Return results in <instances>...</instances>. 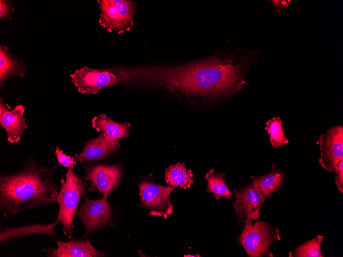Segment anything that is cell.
I'll return each instance as SVG.
<instances>
[{
    "mask_svg": "<svg viewBox=\"0 0 343 257\" xmlns=\"http://www.w3.org/2000/svg\"><path fill=\"white\" fill-rule=\"evenodd\" d=\"M258 51L225 50L185 64L132 68L134 76L187 97L224 98L242 90L244 77Z\"/></svg>",
    "mask_w": 343,
    "mask_h": 257,
    "instance_id": "obj_1",
    "label": "cell"
},
{
    "mask_svg": "<svg viewBox=\"0 0 343 257\" xmlns=\"http://www.w3.org/2000/svg\"><path fill=\"white\" fill-rule=\"evenodd\" d=\"M56 166H44L31 159L16 172L1 175L0 210L5 218L56 202L60 188L54 180Z\"/></svg>",
    "mask_w": 343,
    "mask_h": 257,
    "instance_id": "obj_2",
    "label": "cell"
},
{
    "mask_svg": "<svg viewBox=\"0 0 343 257\" xmlns=\"http://www.w3.org/2000/svg\"><path fill=\"white\" fill-rule=\"evenodd\" d=\"M65 176V180L60 181L61 186L56 197L59 205L57 219L62 225L64 234L71 238L74 217L80 199L85 193L86 186L77 175L73 167L68 169Z\"/></svg>",
    "mask_w": 343,
    "mask_h": 257,
    "instance_id": "obj_3",
    "label": "cell"
},
{
    "mask_svg": "<svg viewBox=\"0 0 343 257\" xmlns=\"http://www.w3.org/2000/svg\"><path fill=\"white\" fill-rule=\"evenodd\" d=\"M72 82L81 93L96 94L102 89L131 80L130 70L98 69L85 66L70 74Z\"/></svg>",
    "mask_w": 343,
    "mask_h": 257,
    "instance_id": "obj_4",
    "label": "cell"
},
{
    "mask_svg": "<svg viewBox=\"0 0 343 257\" xmlns=\"http://www.w3.org/2000/svg\"><path fill=\"white\" fill-rule=\"evenodd\" d=\"M244 228L239 237V242L250 257L267 255L271 246L279 235L277 229L263 221L253 223L251 219L244 221Z\"/></svg>",
    "mask_w": 343,
    "mask_h": 257,
    "instance_id": "obj_5",
    "label": "cell"
},
{
    "mask_svg": "<svg viewBox=\"0 0 343 257\" xmlns=\"http://www.w3.org/2000/svg\"><path fill=\"white\" fill-rule=\"evenodd\" d=\"M98 2L101 10L99 22L108 31L121 34L132 28L136 2L128 0Z\"/></svg>",
    "mask_w": 343,
    "mask_h": 257,
    "instance_id": "obj_6",
    "label": "cell"
},
{
    "mask_svg": "<svg viewBox=\"0 0 343 257\" xmlns=\"http://www.w3.org/2000/svg\"><path fill=\"white\" fill-rule=\"evenodd\" d=\"M140 200L149 215L167 219L173 213L169 196L173 187H165L153 182H142L139 184Z\"/></svg>",
    "mask_w": 343,
    "mask_h": 257,
    "instance_id": "obj_7",
    "label": "cell"
},
{
    "mask_svg": "<svg viewBox=\"0 0 343 257\" xmlns=\"http://www.w3.org/2000/svg\"><path fill=\"white\" fill-rule=\"evenodd\" d=\"M77 214L85 227L86 235L111 223V207L104 197L97 200L86 197Z\"/></svg>",
    "mask_w": 343,
    "mask_h": 257,
    "instance_id": "obj_8",
    "label": "cell"
},
{
    "mask_svg": "<svg viewBox=\"0 0 343 257\" xmlns=\"http://www.w3.org/2000/svg\"><path fill=\"white\" fill-rule=\"evenodd\" d=\"M320 154L319 163L329 172L335 171L343 160V127L341 125L331 127L320 135Z\"/></svg>",
    "mask_w": 343,
    "mask_h": 257,
    "instance_id": "obj_9",
    "label": "cell"
},
{
    "mask_svg": "<svg viewBox=\"0 0 343 257\" xmlns=\"http://www.w3.org/2000/svg\"><path fill=\"white\" fill-rule=\"evenodd\" d=\"M235 200L233 206L239 221L259 218L261 207L266 196L256 188L252 183L233 190Z\"/></svg>",
    "mask_w": 343,
    "mask_h": 257,
    "instance_id": "obj_10",
    "label": "cell"
},
{
    "mask_svg": "<svg viewBox=\"0 0 343 257\" xmlns=\"http://www.w3.org/2000/svg\"><path fill=\"white\" fill-rule=\"evenodd\" d=\"M121 174L122 168L118 164H102L89 167L84 179L91 182L89 191L98 190L107 199L118 185Z\"/></svg>",
    "mask_w": 343,
    "mask_h": 257,
    "instance_id": "obj_11",
    "label": "cell"
},
{
    "mask_svg": "<svg viewBox=\"0 0 343 257\" xmlns=\"http://www.w3.org/2000/svg\"><path fill=\"white\" fill-rule=\"evenodd\" d=\"M24 112L23 105H17L11 110V107L1 98L0 124L7 133L8 141L11 143L18 142L24 131L28 128L23 116Z\"/></svg>",
    "mask_w": 343,
    "mask_h": 257,
    "instance_id": "obj_12",
    "label": "cell"
},
{
    "mask_svg": "<svg viewBox=\"0 0 343 257\" xmlns=\"http://www.w3.org/2000/svg\"><path fill=\"white\" fill-rule=\"evenodd\" d=\"M57 247L44 249L48 257H99L105 254L96 250L90 241L72 240L62 241L56 240Z\"/></svg>",
    "mask_w": 343,
    "mask_h": 257,
    "instance_id": "obj_13",
    "label": "cell"
},
{
    "mask_svg": "<svg viewBox=\"0 0 343 257\" xmlns=\"http://www.w3.org/2000/svg\"><path fill=\"white\" fill-rule=\"evenodd\" d=\"M119 146L118 142L109 140L102 133L97 138L87 142L81 153L75 154V159L80 162H94L106 157Z\"/></svg>",
    "mask_w": 343,
    "mask_h": 257,
    "instance_id": "obj_14",
    "label": "cell"
},
{
    "mask_svg": "<svg viewBox=\"0 0 343 257\" xmlns=\"http://www.w3.org/2000/svg\"><path fill=\"white\" fill-rule=\"evenodd\" d=\"M59 223L56 218L53 223L49 224H37L20 227H1L0 242L3 243L7 241L35 234L55 236V227Z\"/></svg>",
    "mask_w": 343,
    "mask_h": 257,
    "instance_id": "obj_15",
    "label": "cell"
},
{
    "mask_svg": "<svg viewBox=\"0 0 343 257\" xmlns=\"http://www.w3.org/2000/svg\"><path fill=\"white\" fill-rule=\"evenodd\" d=\"M92 123L93 128L98 131L103 132L105 136L112 141L118 142L129 134V124L116 122L105 114L95 116Z\"/></svg>",
    "mask_w": 343,
    "mask_h": 257,
    "instance_id": "obj_16",
    "label": "cell"
},
{
    "mask_svg": "<svg viewBox=\"0 0 343 257\" xmlns=\"http://www.w3.org/2000/svg\"><path fill=\"white\" fill-rule=\"evenodd\" d=\"M254 186L266 197L271 196L274 192L278 191L284 183V174L278 170L274 165L269 173L257 176H251Z\"/></svg>",
    "mask_w": 343,
    "mask_h": 257,
    "instance_id": "obj_17",
    "label": "cell"
},
{
    "mask_svg": "<svg viewBox=\"0 0 343 257\" xmlns=\"http://www.w3.org/2000/svg\"><path fill=\"white\" fill-rule=\"evenodd\" d=\"M26 70L24 64L13 59L9 54L8 48L0 47V84L1 87L8 78L18 76L23 77Z\"/></svg>",
    "mask_w": 343,
    "mask_h": 257,
    "instance_id": "obj_18",
    "label": "cell"
},
{
    "mask_svg": "<svg viewBox=\"0 0 343 257\" xmlns=\"http://www.w3.org/2000/svg\"><path fill=\"white\" fill-rule=\"evenodd\" d=\"M165 180L172 187L186 189L190 188L193 183V174L184 164L178 163L170 166L165 172Z\"/></svg>",
    "mask_w": 343,
    "mask_h": 257,
    "instance_id": "obj_19",
    "label": "cell"
},
{
    "mask_svg": "<svg viewBox=\"0 0 343 257\" xmlns=\"http://www.w3.org/2000/svg\"><path fill=\"white\" fill-rule=\"evenodd\" d=\"M204 177L207 183L206 192L214 194L216 200L223 196L233 201L234 195L226 184L223 172L216 173L213 168L205 174Z\"/></svg>",
    "mask_w": 343,
    "mask_h": 257,
    "instance_id": "obj_20",
    "label": "cell"
},
{
    "mask_svg": "<svg viewBox=\"0 0 343 257\" xmlns=\"http://www.w3.org/2000/svg\"><path fill=\"white\" fill-rule=\"evenodd\" d=\"M265 127L270 136V142L273 147H283L289 143L283 129V125L279 117H274L268 120Z\"/></svg>",
    "mask_w": 343,
    "mask_h": 257,
    "instance_id": "obj_21",
    "label": "cell"
},
{
    "mask_svg": "<svg viewBox=\"0 0 343 257\" xmlns=\"http://www.w3.org/2000/svg\"><path fill=\"white\" fill-rule=\"evenodd\" d=\"M322 235H318L310 241L299 246L290 256L297 257H322L320 245L323 240Z\"/></svg>",
    "mask_w": 343,
    "mask_h": 257,
    "instance_id": "obj_22",
    "label": "cell"
},
{
    "mask_svg": "<svg viewBox=\"0 0 343 257\" xmlns=\"http://www.w3.org/2000/svg\"><path fill=\"white\" fill-rule=\"evenodd\" d=\"M55 153L59 164L68 168L73 167V166L76 164V161L73 157L67 156L58 147L56 148Z\"/></svg>",
    "mask_w": 343,
    "mask_h": 257,
    "instance_id": "obj_23",
    "label": "cell"
},
{
    "mask_svg": "<svg viewBox=\"0 0 343 257\" xmlns=\"http://www.w3.org/2000/svg\"><path fill=\"white\" fill-rule=\"evenodd\" d=\"M336 173L335 176V184L339 191L343 192V160H341L337 165L335 171Z\"/></svg>",
    "mask_w": 343,
    "mask_h": 257,
    "instance_id": "obj_24",
    "label": "cell"
},
{
    "mask_svg": "<svg viewBox=\"0 0 343 257\" xmlns=\"http://www.w3.org/2000/svg\"><path fill=\"white\" fill-rule=\"evenodd\" d=\"M13 10L11 3L7 1H0V18H7Z\"/></svg>",
    "mask_w": 343,
    "mask_h": 257,
    "instance_id": "obj_25",
    "label": "cell"
},
{
    "mask_svg": "<svg viewBox=\"0 0 343 257\" xmlns=\"http://www.w3.org/2000/svg\"><path fill=\"white\" fill-rule=\"evenodd\" d=\"M290 2V1H272L276 12H278L281 9L287 7Z\"/></svg>",
    "mask_w": 343,
    "mask_h": 257,
    "instance_id": "obj_26",
    "label": "cell"
},
{
    "mask_svg": "<svg viewBox=\"0 0 343 257\" xmlns=\"http://www.w3.org/2000/svg\"><path fill=\"white\" fill-rule=\"evenodd\" d=\"M184 256H199L198 255H184Z\"/></svg>",
    "mask_w": 343,
    "mask_h": 257,
    "instance_id": "obj_27",
    "label": "cell"
}]
</instances>
